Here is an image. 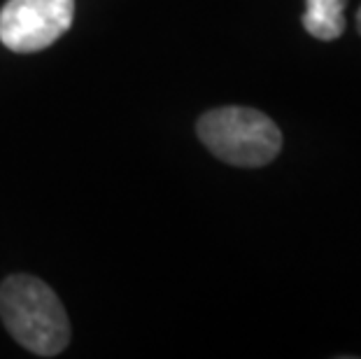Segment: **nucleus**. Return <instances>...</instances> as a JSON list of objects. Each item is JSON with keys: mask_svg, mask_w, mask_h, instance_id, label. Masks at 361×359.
I'll use <instances>...</instances> for the list:
<instances>
[{"mask_svg": "<svg viewBox=\"0 0 361 359\" xmlns=\"http://www.w3.org/2000/svg\"><path fill=\"white\" fill-rule=\"evenodd\" d=\"M0 317L12 339L37 357H56L71 343L63 303L33 276H12L0 285Z\"/></svg>", "mask_w": 361, "mask_h": 359, "instance_id": "nucleus-1", "label": "nucleus"}, {"mask_svg": "<svg viewBox=\"0 0 361 359\" xmlns=\"http://www.w3.org/2000/svg\"><path fill=\"white\" fill-rule=\"evenodd\" d=\"M198 138L221 162L259 168L282 150V133L268 114L252 108H217L198 119Z\"/></svg>", "mask_w": 361, "mask_h": 359, "instance_id": "nucleus-2", "label": "nucleus"}, {"mask_svg": "<svg viewBox=\"0 0 361 359\" xmlns=\"http://www.w3.org/2000/svg\"><path fill=\"white\" fill-rule=\"evenodd\" d=\"M75 19V0H7L0 10V42L7 49L42 51L68 33Z\"/></svg>", "mask_w": 361, "mask_h": 359, "instance_id": "nucleus-3", "label": "nucleus"}, {"mask_svg": "<svg viewBox=\"0 0 361 359\" xmlns=\"http://www.w3.org/2000/svg\"><path fill=\"white\" fill-rule=\"evenodd\" d=\"M348 0H305L303 26L317 40H336L345 30Z\"/></svg>", "mask_w": 361, "mask_h": 359, "instance_id": "nucleus-4", "label": "nucleus"}, {"mask_svg": "<svg viewBox=\"0 0 361 359\" xmlns=\"http://www.w3.org/2000/svg\"><path fill=\"white\" fill-rule=\"evenodd\" d=\"M357 28H359V33H361V7H359V12H357Z\"/></svg>", "mask_w": 361, "mask_h": 359, "instance_id": "nucleus-5", "label": "nucleus"}]
</instances>
